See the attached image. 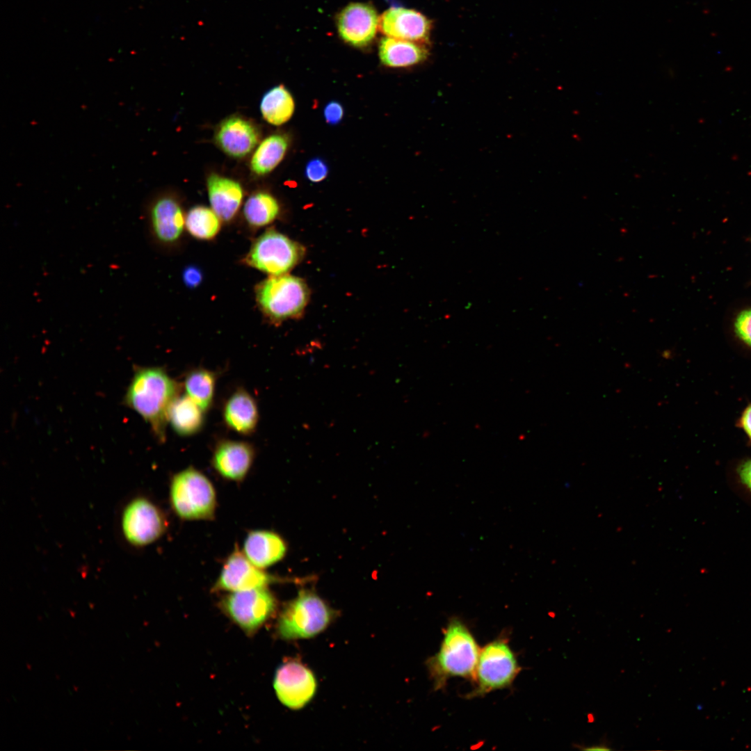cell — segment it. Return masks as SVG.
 I'll use <instances>...</instances> for the list:
<instances>
[{
	"label": "cell",
	"instance_id": "cell-1",
	"mask_svg": "<svg viewBox=\"0 0 751 751\" xmlns=\"http://www.w3.org/2000/svg\"><path fill=\"white\" fill-rule=\"evenodd\" d=\"M181 391V385L163 368L140 366L135 369L124 401L150 425L156 439L163 443L166 439L170 406Z\"/></svg>",
	"mask_w": 751,
	"mask_h": 751
},
{
	"label": "cell",
	"instance_id": "cell-2",
	"mask_svg": "<svg viewBox=\"0 0 751 751\" xmlns=\"http://www.w3.org/2000/svg\"><path fill=\"white\" fill-rule=\"evenodd\" d=\"M480 651L465 622L458 617H451L439 651L428 661L435 688L443 687L451 677L474 679Z\"/></svg>",
	"mask_w": 751,
	"mask_h": 751
},
{
	"label": "cell",
	"instance_id": "cell-3",
	"mask_svg": "<svg viewBox=\"0 0 751 751\" xmlns=\"http://www.w3.org/2000/svg\"><path fill=\"white\" fill-rule=\"evenodd\" d=\"M257 304L263 315L278 324L300 316L309 291L300 278L288 274L269 276L255 287Z\"/></svg>",
	"mask_w": 751,
	"mask_h": 751
},
{
	"label": "cell",
	"instance_id": "cell-4",
	"mask_svg": "<svg viewBox=\"0 0 751 751\" xmlns=\"http://www.w3.org/2000/svg\"><path fill=\"white\" fill-rule=\"evenodd\" d=\"M333 617V611L319 596L301 590L282 611L278 633L285 640L312 638L323 631Z\"/></svg>",
	"mask_w": 751,
	"mask_h": 751
},
{
	"label": "cell",
	"instance_id": "cell-5",
	"mask_svg": "<svg viewBox=\"0 0 751 751\" xmlns=\"http://www.w3.org/2000/svg\"><path fill=\"white\" fill-rule=\"evenodd\" d=\"M170 497L174 511L184 519H207L213 516L215 489L209 479L194 467L173 476Z\"/></svg>",
	"mask_w": 751,
	"mask_h": 751
},
{
	"label": "cell",
	"instance_id": "cell-6",
	"mask_svg": "<svg viewBox=\"0 0 751 751\" xmlns=\"http://www.w3.org/2000/svg\"><path fill=\"white\" fill-rule=\"evenodd\" d=\"M305 248L286 236L270 229L252 243L243 262L270 276L286 274L305 255Z\"/></svg>",
	"mask_w": 751,
	"mask_h": 751
},
{
	"label": "cell",
	"instance_id": "cell-7",
	"mask_svg": "<svg viewBox=\"0 0 751 751\" xmlns=\"http://www.w3.org/2000/svg\"><path fill=\"white\" fill-rule=\"evenodd\" d=\"M519 671L517 657L503 639L494 640L481 649L474 679L476 688L471 697L485 695L509 686Z\"/></svg>",
	"mask_w": 751,
	"mask_h": 751
},
{
	"label": "cell",
	"instance_id": "cell-8",
	"mask_svg": "<svg viewBox=\"0 0 751 751\" xmlns=\"http://www.w3.org/2000/svg\"><path fill=\"white\" fill-rule=\"evenodd\" d=\"M222 606L228 616L247 633H253L273 614L276 601L264 588L232 592Z\"/></svg>",
	"mask_w": 751,
	"mask_h": 751
},
{
	"label": "cell",
	"instance_id": "cell-9",
	"mask_svg": "<svg viewBox=\"0 0 751 751\" xmlns=\"http://www.w3.org/2000/svg\"><path fill=\"white\" fill-rule=\"evenodd\" d=\"M273 687L284 706L299 709L313 698L317 682L314 673L306 665L296 660H289L277 669Z\"/></svg>",
	"mask_w": 751,
	"mask_h": 751
},
{
	"label": "cell",
	"instance_id": "cell-10",
	"mask_svg": "<svg viewBox=\"0 0 751 751\" xmlns=\"http://www.w3.org/2000/svg\"><path fill=\"white\" fill-rule=\"evenodd\" d=\"M122 526L129 542L136 546H144L161 537L166 528V521L152 502L145 498H137L125 508Z\"/></svg>",
	"mask_w": 751,
	"mask_h": 751
},
{
	"label": "cell",
	"instance_id": "cell-11",
	"mask_svg": "<svg viewBox=\"0 0 751 751\" xmlns=\"http://www.w3.org/2000/svg\"><path fill=\"white\" fill-rule=\"evenodd\" d=\"M379 17L373 5L362 2L350 3L337 16L339 37L350 46L366 48L376 38Z\"/></svg>",
	"mask_w": 751,
	"mask_h": 751
},
{
	"label": "cell",
	"instance_id": "cell-12",
	"mask_svg": "<svg viewBox=\"0 0 751 751\" xmlns=\"http://www.w3.org/2000/svg\"><path fill=\"white\" fill-rule=\"evenodd\" d=\"M378 29L387 37L426 45L430 42L432 22L415 10L393 6L379 17Z\"/></svg>",
	"mask_w": 751,
	"mask_h": 751
},
{
	"label": "cell",
	"instance_id": "cell-13",
	"mask_svg": "<svg viewBox=\"0 0 751 751\" xmlns=\"http://www.w3.org/2000/svg\"><path fill=\"white\" fill-rule=\"evenodd\" d=\"M275 579L252 564L236 549L227 558L215 583L216 590L230 592L264 588Z\"/></svg>",
	"mask_w": 751,
	"mask_h": 751
},
{
	"label": "cell",
	"instance_id": "cell-14",
	"mask_svg": "<svg viewBox=\"0 0 751 751\" xmlns=\"http://www.w3.org/2000/svg\"><path fill=\"white\" fill-rule=\"evenodd\" d=\"M255 458V449L248 442L223 439L213 451L211 465L223 478L241 481L248 474Z\"/></svg>",
	"mask_w": 751,
	"mask_h": 751
},
{
	"label": "cell",
	"instance_id": "cell-15",
	"mask_svg": "<svg viewBox=\"0 0 751 751\" xmlns=\"http://www.w3.org/2000/svg\"><path fill=\"white\" fill-rule=\"evenodd\" d=\"M185 219L181 205L171 196L157 198L149 210L151 233L163 245L178 241L185 227Z\"/></svg>",
	"mask_w": 751,
	"mask_h": 751
},
{
	"label": "cell",
	"instance_id": "cell-16",
	"mask_svg": "<svg viewBox=\"0 0 751 751\" xmlns=\"http://www.w3.org/2000/svg\"><path fill=\"white\" fill-rule=\"evenodd\" d=\"M259 134L256 126L240 116H231L218 126L214 140L228 156L242 158L248 155L258 143Z\"/></svg>",
	"mask_w": 751,
	"mask_h": 751
},
{
	"label": "cell",
	"instance_id": "cell-17",
	"mask_svg": "<svg viewBox=\"0 0 751 751\" xmlns=\"http://www.w3.org/2000/svg\"><path fill=\"white\" fill-rule=\"evenodd\" d=\"M223 419L229 429L239 435L253 434L259 420V408L254 396L243 387L236 389L224 403Z\"/></svg>",
	"mask_w": 751,
	"mask_h": 751
},
{
	"label": "cell",
	"instance_id": "cell-18",
	"mask_svg": "<svg viewBox=\"0 0 751 751\" xmlns=\"http://www.w3.org/2000/svg\"><path fill=\"white\" fill-rule=\"evenodd\" d=\"M207 188L211 208L222 221H231L243 201L241 184L232 179L211 174L207 180Z\"/></svg>",
	"mask_w": 751,
	"mask_h": 751
},
{
	"label": "cell",
	"instance_id": "cell-19",
	"mask_svg": "<svg viewBox=\"0 0 751 751\" xmlns=\"http://www.w3.org/2000/svg\"><path fill=\"white\" fill-rule=\"evenodd\" d=\"M286 551L284 540L268 531H254L246 537L243 554L259 568H265L281 560Z\"/></svg>",
	"mask_w": 751,
	"mask_h": 751
},
{
	"label": "cell",
	"instance_id": "cell-20",
	"mask_svg": "<svg viewBox=\"0 0 751 751\" xmlns=\"http://www.w3.org/2000/svg\"><path fill=\"white\" fill-rule=\"evenodd\" d=\"M378 56L385 66L406 67L426 60L428 51L424 45L385 36L380 40Z\"/></svg>",
	"mask_w": 751,
	"mask_h": 751
},
{
	"label": "cell",
	"instance_id": "cell-21",
	"mask_svg": "<svg viewBox=\"0 0 751 751\" xmlns=\"http://www.w3.org/2000/svg\"><path fill=\"white\" fill-rule=\"evenodd\" d=\"M205 412L186 394H179L171 403L168 421L179 436L191 437L204 427Z\"/></svg>",
	"mask_w": 751,
	"mask_h": 751
},
{
	"label": "cell",
	"instance_id": "cell-22",
	"mask_svg": "<svg viewBox=\"0 0 751 751\" xmlns=\"http://www.w3.org/2000/svg\"><path fill=\"white\" fill-rule=\"evenodd\" d=\"M289 145L288 136L272 134L264 139L256 148L250 160L252 172L259 176L268 174L284 159Z\"/></svg>",
	"mask_w": 751,
	"mask_h": 751
},
{
	"label": "cell",
	"instance_id": "cell-23",
	"mask_svg": "<svg viewBox=\"0 0 751 751\" xmlns=\"http://www.w3.org/2000/svg\"><path fill=\"white\" fill-rule=\"evenodd\" d=\"M217 379L216 371L203 367L193 369L185 375L183 383L185 394L205 412L213 405Z\"/></svg>",
	"mask_w": 751,
	"mask_h": 751
},
{
	"label": "cell",
	"instance_id": "cell-24",
	"mask_svg": "<svg viewBox=\"0 0 751 751\" xmlns=\"http://www.w3.org/2000/svg\"><path fill=\"white\" fill-rule=\"evenodd\" d=\"M260 111L269 124L279 126L288 122L295 111V102L291 92L283 86H275L263 96Z\"/></svg>",
	"mask_w": 751,
	"mask_h": 751
},
{
	"label": "cell",
	"instance_id": "cell-25",
	"mask_svg": "<svg viewBox=\"0 0 751 751\" xmlns=\"http://www.w3.org/2000/svg\"><path fill=\"white\" fill-rule=\"evenodd\" d=\"M243 216L252 227H262L275 220L280 213L277 200L270 193L259 191L251 195L243 207Z\"/></svg>",
	"mask_w": 751,
	"mask_h": 751
},
{
	"label": "cell",
	"instance_id": "cell-26",
	"mask_svg": "<svg viewBox=\"0 0 751 751\" xmlns=\"http://www.w3.org/2000/svg\"><path fill=\"white\" fill-rule=\"evenodd\" d=\"M221 221L211 208L199 205L192 207L186 213L185 227L197 239L211 240L218 234Z\"/></svg>",
	"mask_w": 751,
	"mask_h": 751
},
{
	"label": "cell",
	"instance_id": "cell-27",
	"mask_svg": "<svg viewBox=\"0 0 751 751\" xmlns=\"http://www.w3.org/2000/svg\"><path fill=\"white\" fill-rule=\"evenodd\" d=\"M734 478L741 494L751 501V458H744L736 465Z\"/></svg>",
	"mask_w": 751,
	"mask_h": 751
},
{
	"label": "cell",
	"instance_id": "cell-28",
	"mask_svg": "<svg viewBox=\"0 0 751 751\" xmlns=\"http://www.w3.org/2000/svg\"><path fill=\"white\" fill-rule=\"evenodd\" d=\"M734 333L747 347L751 348V309L742 311L734 323Z\"/></svg>",
	"mask_w": 751,
	"mask_h": 751
},
{
	"label": "cell",
	"instance_id": "cell-29",
	"mask_svg": "<svg viewBox=\"0 0 751 751\" xmlns=\"http://www.w3.org/2000/svg\"><path fill=\"white\" fill-rule=\"evenodd\" d=\"M305 175L306 178L312 183L321 182L328 175V165L323 159L313 158L307 163Z\"/></svg>",
	"mask_w": 751,
	"mask_h": 751
},
{
	"label": "cell",
	"instance_id": "cell-30",
	"mask_svg": "<svg viewBox=\"0 0 751 751\" xmlns=\"http://www.w3.org/2000/svg\"><path fill=\"white\" fill-rule=\"evenodd\" d=\"M344 115V107L337 101L329 102L323 108V117L326 122L330 125L338 124L342 120Z\"/></svg>",
	"mask_w": 751,
	"mask_h": 751
},
{
	"label": "cell",
	"instance_id": "cell-31",
	"mask_svg": "<svg viewBox=\"0 0 751 751\" xmlns=\"http://www.w3.org/2000/svg\"><path fill=\"white\" fill-rule=\"evenodd\" d=\"M184 284L190 289L198 286L203 279L202 272L200 268L194 265L186 267L182 273Z\"/></svg>",
	"mask_w": 751,
	"mask_h": 751
},
{
	"label": "cell",
	"instance_id": "cell-32",
	"mask_svg": "<svg viewBox=\"0 0 751 751\" xmlns=\"http://www.w3.org/2000/svg\"><path fill=\"white\" fill-rule=\"evenodd\" d=\"M738 424L751 441V403L742 412Z\"/></svg>",
	"mask_w": 751,
	"mask_h": 751
},
{
	"label": "cell",
	"instance_id": "cell-33",
	"mask_svg": "<svg viewBox=\"0 0 751 751\" xmlns=\"http://www.w3.org/2000/svg\"><path fill=\"white\" fill-rule=\"evenodd\" d=\"M581 749L582 750H611V748H608L607 745L606 744H604V743L594 745H592L591 747L583 748Z\"/></svg>",
	"mask_w": 751,
	"mask_h": 751
}]
</instances>
